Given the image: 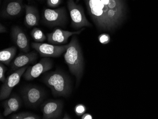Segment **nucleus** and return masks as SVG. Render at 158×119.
<instances>
[{
  "label": "nucleus",
  "mask_w": 158,
  "mask_h": 119,
  "mask_svg": "<svg viewBox=\"0 0 158 119\" xmlns=\"http://www.w3.org/2000/svg\"><path fill=\"white\" fill-rule=\"evenodd\" d=\"M85 2L89 15L99 30L111 32L119 24L100 0H85Z\"/></svg>",
  "instance_id": "obj_1"
},
{
  "label": "nucleus",
  "mask_w": 158,
  "mask_h": 119,
  "mask_svg": "<svg viewBox=\"0 0 158 119\" xmlns=\"http://www.w3.org/2000/svg\"><path fill=\"white\" fill-rule=\"evenodd\" d=\"M65 63L72 74L76 77L78 84L83 74L84 60L80 45L77 37L73 35L64 54Z\"/></svg>",
  "instance_id": "obj_2"
},
{
  "label": "nucleus",
  "mask_w": 158,
  "mask_h": 119,
  "mask_svg": "<svg viewBox=\"0 0 158 119\" xmlns=\"http://www.w3.org/2000/svg\"><path fill=\"white\" fill-rule=\"evenodd\" d=\"M43 79L51 89L54 96L67 97L72 92L71 81L69 77L60 71L46 73Z\"/></svg>",
  "instance_id": "obj_3"
},
{
  "label": "nucleus",
  "mask_w": 158,
  "mask_h": 119,
  "mask_svg": "<svg viewBox=\"0 0 158 119\" xmlns=\"http://www.w3.org/2000/svg\"><path fill=\"white\" fill-rule=\"evenodd\" d=\"M67 5L72 20V26L73 28L80 29L84 27L91 26L80 5L76 4L74 0H68Z\"/></svg>",
  "instance_id": "obj_4"
},
{
  "label": "nucleus",
  "mask_w": 158,
  "mask_h": 119,
  "mask_svg": "<svg viewBox=\"0 0 158 119\" xmlns=\"http://www.w3.org/2000/svg\"><path fill=\"white\" fill-rule=\"evenodd\" d=\"M23 100L27 106L35 108L44 100L45 92L41 88L35 86H27L21 92Z\"/></svg>",
  "instance_id": "obj_5"
},
{
  "label": "nucleus",
  "mask_w": 158,
  "mask_h": 119,
  "mask_svg": "<svg viewBox=\"0 0 158 119\" xmlns=\"http://www.w3.org/2000/svg\"><path fill=\"white\" fill-rule=\"evenodd\" d=\"M31 46L41 57H59L66 51L67 45H56L42 42H33Z\"/></svg>",
  "instance_id": "obj_6"
},
{
  "label": "nucleus",
  "mask_w": 158,
  "mask_h": 119,
  "mask_svg": "<svg viewBox=\"0 0 158 119\" xmlns=\"http://www.w3.org/2000/svg\"><path fill=\"white\" fill-rule=\"evenodd\" d=\"M28 66L21 67L16 70L13 73L7 77L3 83L0 90V99L4 100L8 98L10 95L13 88L19 83L22 75H23Z\"/></svg>",
  "instance_id": "obj_7"
},
{
  "label": "nucleus",
  "mask_w": 158,
  "mask_h": 119,
  "mask_svg": "<svg viewBox=\"0 0 158 119\" xmlns=\"http://www.w3.org/2000/svg\"><path fill=\"white\" fill-rule=\"evenodd\" d=\"M53 67V61L48 57H43L37 64L27 67L24 73V78L27 81L33 80Z\"/></svg>",
  "instance_id": "obj_8"
},
{
  "label": "nucleus",
  "mask_w": 158,
  "mask_h": 119,
  "mask_svg": "<svg viewBox=\"0 0 158 119\" xmlns=\"http://www.w3.org/2000/svg\"><path fill=\"white\" fill-rule=\"evenodd\" d=\"M43 20L50 26H60L65 23L66 11L64 8L46 9L43 12Z\"/></svg>",
  "instance_id": "obj_9"
},
{
  "label": "nucleus",
  "mask_w": 158,
  "mask_h": 119,
  "mask_svg": "<svg viewBox=\"0 0 158 119\" xmlns=\"http://www.w3.org/2000/svg\"><path fill=\"white\" fill-rule=\"evenodd\" d=\"M63 108V103L59 100H49L42 105L43 119H59Z\"/></svg>",
  "instance_id": "obj_10"
},
{
  "label": "nucleus",
  "mask_w": 158,
  "mask_h": 119,
  "mask_svg": "<svg viewBox=\"0 0 158 119\" xmlns=\"http://www.w3.org/2000/svg\"><path fill=\"white\" fill-rule=\"evenodd\" d=\"M85 30V28L76 32H71L60 29H56L52 32L48 33L47 39L49 43L54 45L65 44L68 42V39L72 36L79 35Z\"/></svg>",
  "instance_id": "obj_11"
},
{
  "label": "nucleus",
  "mask_w": 158,
  "mask_h": 119,
  "mask_svg": "<svg viewBox=\"0 0 158 119\" xmlns=\"http://www.w3.org/2000/svg\"><path fill=\"white\" fill-rule=\"evenodd\" d=\"M111 12L119 24L124 17L125 4L123 0H100Z\"/></svg>",
  "instance_id": "obj_12"
},
{
  "label": "nucleus",
  "mask_w": 158,
  "mask_h": 119,
  "mask_svg": "<svg viewBox=\"0 0 158 119\" xmlns=\"http://www.w3.org/2000/svg\"><path fill=\"white\" fill-rule=\"evenodd\" d=\"M11 37L14 43L21 51L27 53L30 50V42L24 32L19 27H12Z\"/></svg>",
  "instance_id": "obj_13"
},
{
  "label": "nucleus",
  "mask_w": 158,
  "mask_h": 119,
  "mask_svg": "<svg viewBox=\"0 0 158 119\" xmlns=\"http://www.w3.org/2000/svg\"><path fill=\"white\" fill-rule=\"evenodd\" d=\"M37 58L38 54L34 51L19 54L11 63V69L13 70H16L28 65L34 63Z\"/></svg>",
  "instance_id": "obj_14"
},
{
  "label": "nucleus",
  "mask_w": 158,
  "mask_h": 119,
  "mask_svg": "<svg viewBox=\"0 0 158 119\" xmlns=\"http://www.w3.org/2000/svg\"><path fill=\"white\" fill-rule=\"evenodd\" d=\"M21 101L19 96L13 95L8 99L2 103V106L4 108L3 116L6 117L13 112L18 110L21 107Z\"/></svg>",
  "instance_id": "obj_15"
},
{
  "label": "nucleus",
  "mask_w": 158,
  "mask_h": 119,
  "mask_svg": "<svg viewBox=\"0 0 158 119\" xmlns=\"http://www.w3.org/2000/svg\"><path fill=\"white\" fill-rule=\"evenodd\" d=\"M25 9L24 22L26 26L31 28L38 25L40 17L38 10L33 6L28 5L25 6Z\"/></svg>",
  "instance_id": "obj_16"
},
{
  "label": "nucleus",
  "mask_w": 158,
  "mask_h": 119,
  "mask_svg": "<svg viewBox=\"0 0 158 119\" xmlns=\"http://www.w3.org/2000/svg\"><path fill=\"white\" fill-rule=\"evenodd\" d=\"M23 9V5L18 1H12L6 5L2 12L3 17H11L18 15Z\"/></svg>",
  "instance_id": "obj_17"
},
{
  "label": "nucleus",
  "mask_w": 158,
  "mask_h": 119,
  "mask_svg": "<svg viewBox=\"0 0 158 119\" xmlns=\"http://www.w3.org/2000/svg\"><path fill=\"white\" fill-rule=\"evenodd\" d=\"M17 48L15 46L3 49L0 51V62L6 65H9L16 53Z\"/></svg>",
  "instance_id": "obj_18"
},
{
  "label": "nucleus",
  "mask_w": 158,
  "mask_h": 119,
  "mask_svg": "<svg viewBox=\"0 0 158 119\" xmlns=\"http://www.w3.org/2000/svg\"><path fill=\"white\" fill-rule=\"evenodd\" d=\"M31 35L33 40L37 42H43L47 38L43 32L38 28H34L32 30Z\"/></svg>",
  "instance_id": "obj_19"
},
{
  "label": "nucleus",
  "mask_w": 158,
  "mask_h": 119,
  "mask_svg": "<svg viewBox=\"0 0 158 119\" xmlns=\"http://www.w3.org/2000/svg\"><path fill=\"white\" fill-rule=\"evenodd\" d=\"M11 119H40V117L36 114L27 112H23L14 114L10 117Z\"/></svg>",
  "instance_id": "obj_20"
},
{
  "label": "nucleus",
  "mask_w": 158,
  "mask_h": 119,
  "mask_svg": "<svg viewBox=\"0 0 158 119\" xmlns=\"http://www.w3.org/2000/svg\"><path fill=\"white\" fill-rule=\"evenodd\" d=\"M87 108L82 104H78L74 108V112L78 116H82L86 112Z\"/></svg>",
  "instance_id": "obj_21"
},
{
  "label": "nucleus",
  "mask_w": 158,
  "mask_h": 119,
  "mask_svg": "<svg viewBox=\"0 0 158 119\" xmlns=\"http://www.w3.org/2000/svg\"><path fill=\"white\" fill-rule=\"evenodd\" d=\"M98 40L102 44L106 45L110 43V37L108 34L102 33L98 36Z\"/></svg>",
  "instance_id": "obj_22"
},
{
  "label": "nucleus",
  "mask_w": 158,
  "mask_h": 119,
  "mask_svg": "<svg viewBox=\"0 0 158 119\" xmlns=\"http://www.w3.org/2000/svg\"><path fill=\"white\" fill-rule=\"evenodd\" d=\"M7 70L6 67L3 65L2 63H0V80L3 83L6 80L5 77V72Z\"/></svg>",
  "instance_id": "obj_23"
},
{
  "label": "nucleus",
  "mask_w": 158,
  "mask_h": 119,
  "mask_svg": "<svg viewBox=\"0 0 158 119\" xmlns=\"http://www.w3.org/2000/svg\"><path fill=\"white\" fill-rule=\"evenodd\" d=\"M47 4L50 7L55 8L58 6L61 2V0H47Z\"/></svg>",
  "instance_id": "obj_24"
},
{
  "label": "nucleus",
  "mask_w": 158,
  "mask_h": 119,
  "mask_svg": "<svg viewBox=\"0 0 158 119\" xmlns=\"http://www.w3.org/2000/svg\"><path fill=\"white\" fill-rule=\"evenodd\" d=\"M82 119H92L93 117L91 114L89 113H84L82 115L81 117Z\"/></svg>",
  "instance_id": "obj_25"
},
{
  "label": "nucleus",
  "mask_w": 158,
  "mask_h": 119,
  "mask_svg": "<svg viewBox=\"0 0 158 119\" xmlns=\"http://www.w3.org/2000/svg\"><path fill=\"white\" fill-rule=\"evenodd\" d=\"M7 32V29L4 25L2 23H0V32L1 33H3Z\"/></svg>",
  "instance_id": "obj_26"
},
{
  "label": "nucleus",
  "mask_w": 158,
  "mask_h": 119,
  "mask_svg": "<svg viewBox=\"0 0 158 119\" xmlns=\"http://www.w3.org/2000/svg\"><path fill=\"white\" fill-rule=\"evenodd\" d=\"M63 119H71V117H70V116H69V115H68V114H66V113H65V114H64V118H63Z\"/></svg>",
  "instance_id": "obj_27"
},
{
  "label": "nucleus",
  "mask_w": 158,
  "mask_h": 119,
  "mask_svg": "<svg viewBox=\"0 0 158 119\" xmlns=\"http://www.w3.org/2000/svg\"><path fill=\"white\" fill-rule=\"evenodd\" d=\"M79 1H80V0H76V2H78Z\"/></svg>",
  "instance_id": "obj_28"
},
{
  "label": "nucleus",
  "mask_w": 158,
  "mask_h": 119,
  "mask_svg": "<svg viewBox=\"0 0 158 119\" xmlns=\"http://www.w3.org/2000/svg\"><path fill=\"white\" fill-rule=\"evenodd\" d=\"M27 1H28V2L31 1V0H27Z\"/></svg>",
  "instance_id": "obj_29"
}]
</instances>
